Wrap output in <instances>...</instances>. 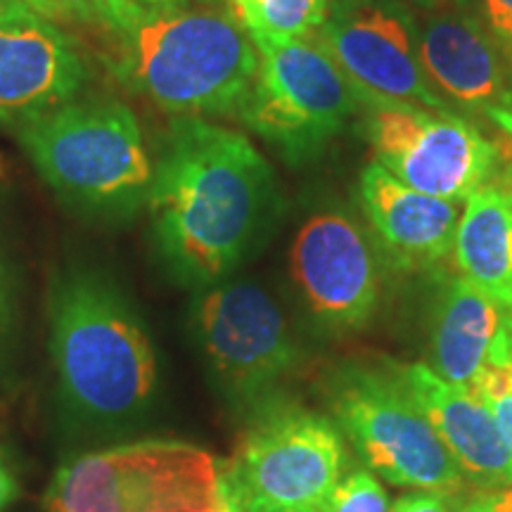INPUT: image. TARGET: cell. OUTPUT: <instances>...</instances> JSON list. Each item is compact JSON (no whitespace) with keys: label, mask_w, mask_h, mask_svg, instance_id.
<instances>
[{"label":"cell","mask_w":512,"mask_h":512,"mask_svg":"<svg viewBox=\"0 0 512 512\" xmlns=\"http://www.w3.org/2000/svg\"><path fill=\"white\" fill-rule=\"evenodd\" d=\"M10 323V297H8V280H5V268L0 261V335Z\"/></svg>","instance_id":"f1b7e54d"},{"label":"cell","mask_w":512,"mask_h":512,"mask_svg":"<svg viewBox=\"0 0 512 512\" xmlns=\"http://www.w3.org/2000/svg\"><path fill=\"white\" fill-rule=\"evenodd\" d=\"M399 3H406L408 8H418L420 12H430L444 8H465V5H472V0H399Z\"/></svg>","instance_id":"83f0119b"},{"label":"cell","mask_w":512,"mask_h":512,"mask_svg":"<svg viewBox=\"0 0 512 512\" xmlns=\"http://www.w3.org/2000/svg\"><path fill=\"white\" fill-rule=\"evenodd\" d=\"M280 195L271 164L238 131L178 117L159 147L147 209L181 283L216 285L264 238Z\"/></svg>","instance_id":"6da1fadb"},{"label":"cell","mask_w":512,"mask_h":512,"mask_svg":"<svg viewBox=\"0 0 512 512\" xmlns=\"http://www.w3.org/2000/svg\"><path fill=\"white\" fill-rule=\"evenodd\" d=\"M105 34L114 76L176 117L235 114L259 69L252 36L230 12L131 0Z\"/></svg>","instance_id":"7a4b0ae2"},{"label":"cell","mask_w":512,"mask_h":512,"mask_svg":"<svg viewBox=\"0 0 512 512\" xmlns=\"http://www.w3.org/2000/svg\"><path fill=\"white\" fill-rule=\"evenodd\" d=\"M17 498V482L12 470L5 463L3 456H0V512H3L8 505Z\"/></svg>","instance_id":"4316f807"},{"label":"cell","mask_w":512,"mask_h":512,"mask_svg":"<svg viewBox=\"0 0 512 512\" xmlns=\"http://www.w3.org/2000/svg\"><path fill=\"white\" fill-rule=\"evenodd\" d=\"M72 17L60 0H0V27L12 24L62 22Z\"/></svg>","instance_id":"44dd1931"},{"label":"cell","mask_w":512,"mask_h":512,"mask_svg":"<svg viewBox=\"0 0 512 512\" xmlns=\"http://www.w3.org/2000/svg\"><path fill=\"white\" fill-rule=\"evenodd\" d=\"M389 512H460V508L456 505V498L430 494V491H422V494L415 491V494L401 496Z\"/></svg>","instance_id":"d4e9b609"},{"label":"cell","mask_w":512,"mask_h":512,"mask_svg":"<svg viewBox=\"0 0 512 512\" xmlns=\"http://www.w3.org/2000/svg\"><path fill=\"white\" fill-rule=\"evenodd\" d=\"M140 3L150 5V8H174V5H183V0H140Z\"/></svg>","instance_id":"4dcf8cb0"},{"label":"cell","mask_w":512,"mask_h":512,"mask_svg":"<svg viewBox=\"0 0 512 512\" xmlns=\"http://www.w3.org/2000/svg\"><path fill=\"white\" fill-rule=\"evenodd\" d=\"M498 155H501V171H498V188L505 192V197L512 202V138H496Z\"/></svg>","instance_id":"484cf974"},{"label":"cell","mask_w":512,"mask_h":512,"mask_svg":"<svg viewBox=\"0 0 512 512\" xmlns=\"http://www.w3.org/2000/svg\"><path fill=\"white\" fill-rule=\"evenodd\" d=\"M254 411L226 463L230 491L242 508L318 512L347 467V446L335 420L285 401H266Z\"/></svg>","instance_id":"ba28073f"},{"label":"cell","mask_w":512,"mask_h":512,"mask_svg":"<svg viewBox=\"0 0 512 512\" xmlns=\"http://www.w3.org/2000/svg\"><path fill=\"white\" fill-rule=\"evenodd\" d=\"M192 337L230 399L259 408L299 363L285 313L254 283H216L197 294Z\"/></svg>","instance_id":"30bf717a"},{"label":"cell","mask_w":512,"mask_h":512,"mask_svg":"<svg viewBox=\"0 0 512 512\" xmlns=\"http://www.w3.org/2000/svg\"><path fill=\"white\" fill-rule=\"evenodd\" d=\"M482 19L512 62V0H479Z\"/></svg>","instance_id":"603a6c76"},{"label":"cell","mask_w":512,"mask_h":512,"mask_svg":"<svg viewBox=\"0 0 512 512\" xmlns=\"http://www.w3.org/2000/svg\"><path fill=\"white\" fill-rule=\"evenodd\" d=\"M249 36L259 69L235 117L287 164H309L361 112L356 88L316 36Z\"/></svg>","instance_id":"52a82bcc"},{"label":"cell","mask_w":512,"mask_h":512,"mask_svg":"<svg viewBox=\"0 0 512 512\" xmlns=\"http://www.w3.org/2000/svg\"><path fill=\"white\" fill-rule=\"evenodd\" d=\"M460 512H512V484L494 489H472V494L460 496Z\"/></svg>","instance_id":"cb8c5ba5"},{"label":"cell","mask_w":512,"mask_h":512,"mask_svg":"<svg viewBox=\"0 0 512 512\" xmlns=\"http://www.w3.org/2000/svg\"><path fill=\"white\" fill-rule=\"evenodd\" d=\"M91 81L79 46L55 22L0 27V126H22L72 102Z\"/></svg>","instance_id":"5bb4252c"},{"label":"cell","mask_w":512,"mask_h":512,"mask_svg":"<svg viewBox=\"0 0 512 512\" xmlns=\"http://www.w3.org/2000/svg\"><path fill=\"white\" fill-rule=\"evenodd\" d=\"M332 0H256L252 8L235 15L249 34L278 38L313 36L323 27Z\"/></svg>","instance_id":"d6986e66"},{"label":"cell","mask_w":512,"mask_h":512,"mask_svg":"<svg viewBox=\"0 0 512 512\" xmlns=\"http://www.w3.org/2000/svg\"><path fill=\"white\" fill-rule=\"evenodd\" d=\"M508 316L510 309L486 297L463 275L448 278L434 306L430 368L446 382L472 389L494 354Z\"/></svg>","instance_id":"e0dca14e"},{"label":"cell","mask_w":512,"mask_h":512,"mask_svg":"<svg viewBox=\"0 0 512 512\" xmlns=\"http://www.w3.org/2000/svg\"><path fill=\"white\" fill-rule=\"evenodd\" d=\"M226 463L183 441H136L72 458L46 491L48 512H226Z\"/></svg>","instance_id":"8992f818"},{"label":"cell","mask_w":512,"mask_h":512,"mask_svg":"<svg viewBox=\"0 0 512 512\" xmlns=\"http://www.w3.org/2000/svg\"><path fill=\"white\" fill-rule=\"evenodd\" d=\"M233 496H235V494H233ZM226 512H242V505H240L238 498H233V503H230V508H228Z\"/></svg>","instance_id":"d6a6232c"},{"label":"cell","mask_w":512,"mask_h":512,"mask_svg":"<svg viewBox=\"0 0 512 512\" xmlns=\"http://www.w3.org/2000/svg\"><path fill=\"white\" fill-rule=\"evenodd\" d=\"M290 271L306 309L323 328L358 330L380 302V261L375 247L347 211H316L299 226Z\"/></svg>","instance_id":"7c38bea8"},{"label":"cell","mask_w":512,"mask_h":512,"mask_svg":"<svg viewBox=\"0 0 512 512\" xmlns=\"http://www.w3.org/2000/svg\"><path fill=\"white\" fill-rule=\"evenodd\" d=\"M389 496L368 467H356L339 479L318 512H389Z\"/></svg>","instance_id":"ffe728a7"},{"label":"cell","mask_w":512,"mask_h":512,"mask_svg":"<svg viewBox=\"0 0 512 512\" xmlns=\"http://www.w3.org/2000/svg\"><path fill=\"white\" fill-rule=\"evenodd\" d=\"M69 15L107 31L119 22L131 0H60Z\"/></svg>","instance_id":"7402d4cb"},{"label":"cell","mask_w":512,"mask_h":512,"mask_svg":"<svg viewBox=\"0 0 512 512\" xmlns=\"http://www.w3.org/2000/svg\"><path fill=\"white\" fill-rule=\"evenodd\" d=\"M358 131L375 162L408 188L448 202H467L496 174V140L456 112L382 100L358 93Z\"/></svg>","instance_id":"9c48e42d"},{"label":"cell","mask_w":512,"mask_h":512,"mask_svg":"<svg viewBox=\"0 0 512 512\" xmlns=\"http://www.w3.org/2000/svg\"><path fill=\"white\" fill-rule=\"evenodd\" d=\"M422 67L441 98L512 138V62L472 5L422 12Z\"/></svg>","instance_id":"4fadbf2b"},{"label":"cell","mask_w":512,"mask_h":512,"mask_svg":"<svg viewBox=\"0 0 512 512\" xmlns=\"http://www.w3.org/2000/svg\"><path fill=\"white\" fill-rule=\"evenodd\" d=\"M453 252L458 273L512 311V202L498 185L467 197Z\"/></svg>","instance_id":"ac0fdd59"},{"label":"cell","mask_w":512,"mask_h":512,"mask_svg":"<svg viewBox=\"0 0 512 512\" xmlns=\"http://www.w3.org/2000/svg\"><path fill=\"white\" fill-rule=\"evenodd\" d=\"M403 373L470 489L512 484V453L489 408L470 389L446 382L425 363H413Z\"/></svg>","instance_id":"2e32d148"},{"label":"cell","mask_w":512,"mask_h":512,"mask_svg":"<svg viewBox=\"0 0 512 512\" xmlns=\"http://www.w3.org/2000/svg\"><path fill=\"white\" fill-rule=\"evenodd\" d=\"M256 0H230V5H233V15H240L242 10L252 8Z\"/></svg>","instance_id":"1f68e13d"},{"label":"cell","mask_w":512,"mask_h":512,"mask_svg":"<svg viewBox=\"0 0 512 512\" xmlns=\"http://www.w3.org/2000/svg\"><path fill=\"white\" fill-rule=\"evenodd\" d=\"M358 197L368 226L394 266L425 271L444 264L453 252L460 223L458 202L408 188L377 162L361 171Z\"/></svg>","instance_id":"9a60e30c"},{"label":"cell","mask_w":512,"mask_h":512,"mask_svg":"<svg viewBox=\"0 0 512 512\" xmlns=\"http://www.w3.org/2000/svg\"><path fill=\"white\" fill-rule=\"evenodd\" d=\"M356 93L453 112L420 57L415 10L399 0H332L316 34Z\"/></svg>","instance_id":"8fae6325"},{"label":"cell","mask_w":512,"mask_h":512,"mask_svg":"<svg viewBox=\"0 0 512 512\" xmlns=\"http://www.w3.org/2000/svg\"><path fill=\"white\" fill-rule=\"evenodd\" d=\"M15 131L43 181L74 209L128 219L147 204L155 164L121 100L76 98Z\"/></svg>","instance_id":"277c9868"},{"label":"cell","mask_w":512,"mask_h":512,"mask_svg":"<svg viewBox=\"0 0 512 512\" xmlns=\"http://www.w3.org/2000/svg\"><path fill=\"white\" fill-rule=\"evenodd\" d=\"M332 420L356 456L394 486L465 496L467 482L392 361H349L328 380Z\"/></svg>","instance_id":"5b68a950"},{"label":"cell","mask_w":512,"mask_h":512,"mask_svg":"<svg viewBox=\"0 0 512 512\" xmlns=\"http://www.w3.org/2000/svg\"><path fill=\"white\" fill-rule=\"evenodd\" d=\"M50 356L67 411L93 427L138 420L157 394L150 337L117 285L72 266L50 290Z\"/></svg>","instance_id":"3957f363"},{"label":"cell","mask_w":512,"mask_h":512,"mask_svg":"<svg viewBox=\"0 0 512 512\" xmlns=\"http://www.w3.org/2000/svg\"><path fill=\"white\" fill-rule=\"evenodd\" d=\"M242 512H316V510H287V508H271V505H245Z\"/></svg>","instance_id":"f546056e"}]
</instances>
